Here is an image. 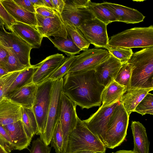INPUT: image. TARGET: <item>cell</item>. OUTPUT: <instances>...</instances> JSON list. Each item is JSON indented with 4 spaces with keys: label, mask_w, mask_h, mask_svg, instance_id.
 <instances>
[{
    "label": "cell",
    "mask_w": 153,
    "mask_h": 153,
    "mask_svg": "<svg viewBox=\"0 0 153 153\" xmlns=\"http://www.w3.org/2000/svg\"><path fill=\"white\" fill-rule=\"evenodd\" d=\"M54 9L61 15L65 4L64 0H51Z\"/></svg>",
    "instance_id": "cell-44"
},
{
    "label": "cell",
    "mask_w": 153,
    "mask_h": 153,
    "mask_svg": "<svg viewBox=\"0 0 153 153\" xmlns=\"http://www.w3.org/2000/svg\"><path fill=\"white\" fill-rule=\"evenodd\" d=\"M4 22L0 18V28L2 29L4 27Z\"/></svg>",
    "instance_id": "cell-51"
},
{
    "label": "cell",
    "mask_w": 153,
    "mask_h": 153,
    "mask_svg": "<svg viewBox=\"0 0 153 153\" xmlns=\"http://www.w3.org/2000/svg\"><path fill=\"white\" fill-rule=\"evenodd\" d=\"M0 2L16 22L22 23L34 27L36 26V13L25 10L17 5L13 0H0Z\"/></svg>",
    "instance_id": "cell-22"
},
{
    "label": "cell",
    "mask_w": 153,
    "mask_h": 153,
    "mask_svg": "<svg viewBox=\"0 0 153 153\" xmlns=\"http://www.w3.org/2000/svg\"><path fill=\"white\" fill-rule=\"evenodd\" d=\"M106 148L79 117L76 126L70 134L65 153L88 150L96 153H105Z\"/></svg>",
    "instance_id": "cell-3"
},
{
    "label": "cell",
    "mask_w": 153,
    "mask_h": 153,
    "mask_svg": "<svg viewBox=\"0 0 153 153\" xmlns=\"http://www.w3.org/2000/svg\"><path fill=\"white\" fill-rule=\"evenodd\" d=\"M114 14L117 22L127 24H135L143 22L145 18L137 10L121 5L107 2L101 3Z\"/></svg>",
    "instance_id": "cell-17"
},
{
    "label": "cell",
    "mask_w": 153,
    "mask_h": 153,
    "mask_svg": "<svg viewBox=\"0 0 153 153\" xmlns=\"http://www.w3.org/2000/svg\"><path fill=\"white\" fill-rule=\"evenodd\" d=\"M34 7L46 6L43 0H30Z\"/></svg>",
    "instance_id": "cell-45"
},
{
    "label": "cell",
    "mask_w": 153,
    "mask_h": 153,
    "mask_svg": "<svg viewBox=\"0 0 153 153\" xmlns=\"http://www.w3.org/2000/svg\"><path fill=\"white\" fill-rule=\"evenodd\" d=\"M129 116L120 102L111 115L103 143L106 147L113 149L120 146L127 134Z\"/></svg>",
    "instance_id": "cell-5"
},
{
    "label": "cell",
    "mask_w": 153,
    "mask_h": 153,
    "mask_svg": "<svg viewBox=\"0 0 153 153\" xmlns=\"http://www.w3.org/2000/svg\"><path fill=\"white\" fill-rule=\"evenodd\" d=\"M125 88L114 80L105 87L102 94L101 107L108 106L120 101Z\"/></svg>",
    "instance_id": "cell-25"
},
{
    "label": "cell",
    "mask_w": 153,
    "mask_h": 153,
    "mask_svg": "<svg viewBox=\"0 0 153 153\" xmlns=\"http://www.w3.org/2000/svg\"><path fill=\"white\" fill-rule=\"evenodd\" d=\"M88 0H65L63 11L61 14L63 21L71 23L78 27L84 21L95 17L87 7Z\"/></svg>",
    "instance_id": "cell-11"
},
{
    "label": "cell",
    "mask_w": 153,
    "mask_h": 153,
    "mask_svg": "<svg viewBox=\"0 0 153 153\" xmlns=\"http://www.w3.org/2000/svg\"><path fill=\"white\" fill-rule=\"evenodd\" d=\"M19 6L30 12L36 13L35 9L30 0H13Z\"/></svg>",
    "instance_id": "cell-42"
},
{
    "label": "cell",
    "mask_w": 153,
    "mask_h": 153,
    "mask_svg": "<svg viewBox=\"0 0 153 153\" xmlns=\"http://www.w3.org/2000/svg\"><path fill=\"white\" fill-rule=\"evenodd\" d=\"M55 47L66 54L68 57L75 56L79 53L81 50L73 42L70 35L67 34L66 38L55 37L52 38L48 37Z\"/></svg>",
    "instance_id": "cell-28"
},
{
    "label": "cell",
    "mask_w": 153,
    "mask_h": 153,
    "mask_svg": "<svg viewBox=\"0 0 153 153\" xmlns=\"http://www.w3.org/2000/svg\"><path fill=\"white\" fill-rule=\"evenodd\" d=\"M0 18L6 28L9 29L10 27L16 22L14 19L9 14L0 2Z\"/></svg>",
    "instance_id": "cell-40"
},
{
    "label": "cell",
    "mask_w": 153,
    "mask_h": 153,
    "mask_svg": "<svg viewBox=\"0 0 153 153\" xmlns=\"http://www.w3.org/2000/svg\"><path fill=\"white\" fill-rule=\"evenodd\" d=\"M39 66V63L20 71L9 88L6 96L15 90L33 82L34 74Z\"/></svg>",
    "instance_id": "cell-26"
},
{
    "label": "cell",
    "mask_w": 153,
    "mask_h": 153,
    "mask_svg": "<svg viewBox=\"0 0 153 153\" xmlns=\"http://www.w3.org/2000/svg\"><path fill=\"white\" fill-rule=\"evenodd\" d=\"M134 66L128 62L122 64L115 81L124 87L126 90L130 88L131 74Z\"/></svg>",
    "instance_id": "cell-31"
},
{
    "label": "cell",
    "mask_w": 153,
    "mask_h": 153,
    "mask_svg": "<svg viewBox=\"0 0 153 153\" xmlns=\"http://www.w3.org/2000/svg\"><path fill=\"white\" fill-rule=\"evenodd\" d=\"M109 55L108 51L105 49L94 48L83 51L80 54L75 56V58L71 64L68 74L94 69Z\"/></svg>",
    "instance_id": "cell-8"
},
{
    "label": "cell",
    "mask_w": 153,
    "mask_h": 153,
    "mask_svg": "<svg viewBox=\"0 0 153 153\" xmlns=\"http://www.w3.org/2000/svg\"><path fill=\"white\" fill-rule=\"evenodd\" d=\"M87 7L95 18L107 25L112 22H117L111 11L101 3L94 2L89 0Z\"/></svg>",
    "instance_id": "cell-27"
},
{
    "label": "cell",
    "mask_w": 153,
    "mask_h": 153,
    "mask_svg": "<svg viewBox=\"0 0 153 153\" xmlns=\"http://www.w3.org/2000/svg\"><path fill=\"white\" fill-rule=\"evenodd\" d=\"M67 34L81 51L88 50L90 43L86 39L78 28L67 21L64 22Z\"/></svg>",
    "instance_id": "cell-30"
},
{
    "label": "cell",
    "mask_w": 153,
    "mask_h": 153,
    "mask_svg": "<svg viewBox=\"0 0 153 153\" xmlns=\"http://www.w3.org/2000/svg\"><path fill=\"white\" fill-rule=\"evenodd\" d=\"M128 62L134 66L130 88H153V47L133 53Z\"/></svg>",
    "instance_id": "cell-2"
},
{
    "label": "cell",
    "mask_w": 153,
    "mask_h": 153,
    "mask_svg": "<svg viewBox=\"0 0 153 153\" xmlns=\"http://www.w3.org/2000/svg\"><path fill=\"white\" fill-rule=\"evenodd\" d=\"M51 148L46 145L40 138H38L33 141L30 153H50Z\"/></svg>",
    "instance_id": "cell-38"
},
{
    "label": "cell",
    "mask_w": 153,
    "mask_h": 153,
    "mask_svg": "<svg viewBox=\"0 0 153 153\" xmlns=\"http://www.w3.org/2000/svg\"><path fill=\"white\" fill-rule=\"evenodd\" d=\"M111 153H135L132 150H120L115 152H112Z\"/></svg>",
    "instance_id": "cell-48"
},
{
    "label": "cell",
    "mask_w": 153,
    "mask_h": 153,
    "mask_svg": "<svg viewBox=\"0 0 153 153\" xmlns=\"http://www.w3.org/2000/svg\"><path fill=\"white\" fill-rule=\"evenodd\" d=\"M38 85L33 82L22 86L6 96L23 107L32 108L35 98Z\"/></svg>",
    "instance_id": "cell-21"
},
{
    "label": "cell",
    "mask_w": 153,
    "mask_h": 153,
    "mask_svg": "<svg viewBox=\"0 0 153 153\" xmlns=\"http://www.w3.org/2000/svg\"><path fill=\"white\" fill-rule=\"evenodd\" d=\"M107 25L95 18L84 21L78 28L90 44L97 48L105 49L109 40Z\"/></svg>",
    "instance_id": "cell-10"
},
{
    "label": "cell",
    "mask_w": 153,
    "mask_h": 153,
    "mask_svg": "<svg viewBox=\"0 0 153 153\" xmlns=\"http://www.w3.org/2000/svg\"><path fill=\"white\" fill-rule=\"evenodd\" d=\"M8 73H9L4 68L0 67V78Z\"/></svg>",
    "instance_id": "cell-47"
},
{
    "label": "cell",
    "mask_w": 153,
    "mask_h": 153,
    "mask_svg": "<svg viewBox=\"0 0 153 153\" xmlns=\"http://www.w3.org/2000/svg\"><path fill=\"white\" fill-rule=\"evenodd\" d=\"M105 49L122 64L128 62L133 53L131 49L112 47L108 45Z\"/></svg>",
    "instance_id": "cell-32"
},
{
    "label": "cell",
    "mask_w": 153,
    "mask_h": 153,
    "mask_svg": "<svg viewBox=\"0 0 153 153\" xmlns=\"http://www.w3.org/2000/svg\"><path fill=\"white\" fill-rule=\"evenodd\" d=\"M22 107L5 97L0 101V124L2 126L21 120Z\"/></svg>",
    "instance_id": "cell-19"
},
{
    "label": "cell",
    "mask_w": 153,
    "mask_h": 153,
    "mask_svg": "<svg viewBox=\"0 0 153 153\" xmlns=\"http://www.w3.org/2000/svg\"><path fill=\"white\" fill-rule=\"evenodd\" d=\"M76 106L62 92L59 118L64 138L62 153H65L69 136L77 124L78 117L76 112Z\"/></svg>",
    "instance_id": "cell-12"
},
{
    "label": "cell",
    "mask_w": 153,
    "mask_h": 153,
    "mask_svg": "<svg viewBox=\"0 0 153 153\" xmlns=\"http://www.w3.org/2000/svg\"><path fill=\"white\" fill-rule=\"evenodd\" d=\"M2 30H0V44L10 49L22 64L27 67L31 66V46L13 32H7L4 27Z\"/></svg>",
    "instance_id": "cell-9"
},
{
    "label": "cell",
    "mask_w": 153,
    "mask_h": 153,
    "mask_svg": "<svg viewBox=\"0 0 153 153\" xmlns=\"http://www.w3.org/2000/svg\"><path fill=\"white\" fill-rule=\"evenodd\" d=\"M54 82L48 79L38 85L32 108L38 125L37 135L42 134L45 128Z\"/></svg>",
    "instance_id": "cell-6"
},
{
    "label": "cell",
    "mask_w": 153,
    "mask_h": 153,
    "mask_svg": "<svg viewBox=\"0 0 153 153\" xmlns=\"http://www.w3.org/2000/svg\"><path fill=\"white\" fill-rule=\"evenodd\" d=\"M122 64L109 53L108 57L94 69L98 82L104 87L107 86L115 80Z\"/></svg>",
    "instance_id": "cell-15"
},
{
    "label": "cell",
    "mask_w": 153,
    "mask_h": 153,
    "mask_svg": "<svg viewBox=\"0 0 153 153\" xmlns=\"http://www.w3.org/2000/svg\"><path fill=\"white\" fill-rule=\"evenodd\" d=\"M66 58L62 54L58 53L47 57L39 63V66L34 74L33 82L38 85L48 79Z\"/></svg>",
    "instance_id": "cell-16"
},
{
    "label": "cell",
    "mask_w": 153,
    "mask_h": 153,
    "mask_svg": "<svg viewBox=\"0 0 153 153\" xmlns=\"http://www.w3.org/2000/svg\"><path fill=\"white\" fill-rule=\"evenodd\" d=\"M108 45L112 47L131 49L153 47V26L135 27L112 36Z\"/></svg>",
    "instance_id": "cell-4"
},
{
    "label": "cell",
    "mask_w": 153,
    "mask_h": 153,
    "mask_svg": "<svg viewBox=\"0 0 153 153\" xmlns=\"http://www.w3.org/2000/svg\"><path fill=\"white\" fill-rule=\"evenodd\" d=\"M63 80V78L54 81L46 126L43 133L40 135V139L47 146L50 144L54 130L60 117Z\"/></svg>",
    "instance_id": "cell-7"
},
{
    "label": "cell",
    "mask_w": 153,
    "mask_h": 153,
    "mask_svg": "<svg viewBox=\"0 0 153 153\" xmlns=\"http://www.w3.org/2000/svg\"><path fill=\"white\" fill-rule=\"evenodd\" d=\"M5 48L9 53V56L7 62L3 68L8 73L21 71L28 68L21 63L10 49Z\"/></svg>",
    "instance_id": "cell-36"
},
{
    "label": "cell",
    "mask_w": 153,
    "mask_h": 153,
    "mask_svg": "<svg viewBox=\"0 0 153 153\" xmlns=\"http://www.w3.org/2000/svg\"><path fill=\"white\" fill-rule=\"evenodd\" d=\"M104 88L97 80L94 69L68 73L63 78V93L82 109L100 106Z\"/></svg>",
    "instance_id": "cell-1"
},
{
    "label": "cell",
    "mask_w": 153,
    "mask_h": 153,
    "mask_svg": "<svg viewBox=\"0 0 153 153\" xmlns=\"http://www.w3.org/2000/svg\"><path fill=\"white\" fill-rule=\"evenodd\" d=\"M0 153H9L0 145Z\"/></svg>",
    "instance_id": "cell-50"
},
{
    "label": "cell",
    "mask_w": 153,
    "mask_h": 153,
    "mask_svg": "<svg viewBox=\"0 0 153 153\" xmlns=\"http://www.w3.org/2000/svg\"><path fill=\"white\" fill-rule=\"evenodd\" d=\"M37 25L35 28L42 37L53 36L66 38L67 33L61 15L54 17H46L36 13Z\"/></svg>",
    "instance_id": "cell-14"
},
{
    "label": "cell",
    "mask_w": 153,
    "mask_h": 153,
    "mask_svg": "<svg viewBox=\"0 0 153 153\" xmlns=\"http://www.w3.org/2000/svg\"><path fill=\"white\" fill-rule=\"evenodd\" d=\"M74 153H96L95 152L88 150H81L76 152Z\"/></svg>",
    "instance_id": "cell-49"
},
{
    "label": "cell",
    "mask_w": 153,
    "mask_h": 153,
    "mask_svg": "<svg viewBox=\"0 0 153 153\" xmlns=\"http://www.w3.org/2000/svg\"><path fill=\"white\" fill-rule=\"evenodd\" d=\"M131 127L134 141L132 151L135 153H149L150 142L144 126L139 121H132Z\"/></svg>",
    "instance_id": "cell-24"
},
{
    "label": "cell",
    "mask_w": 153,
    "mask_h": 153,
    "mask_svg": "<svg viewBox=\"0 0 153 153\" xmlns=\"http://www.w3.org/2000/svg\"><path fill=\"white\" fill-rule=\"evenodd\" d=\"M0 145L9 153L13 150L11 140L6 130L0 124Z\"/></svg>",
    "instance_id": "cell-39"
},
{
    "label": "cell",
    "mask_w": 153,
    "mask_h": 153,
    "mask_svg": "<svg viewBox=\"0 0 153 153\" xmlns=\"http://www.w3.org/2000/svg\"><path fill=\"white\" fill-rule=\"evenodd\" d=\"M21 121L29 138L32 140L38 130L37 121L32 109L22 108Z\"/></svg>",
    "instance_id": "cell-29"
},
{
    "label": "cell",
    "mask_w": 153,
    "mask_h": 153,
    "mask_svg": "<svg viewBox=\"0 0 153 153\" xmlns=\"http://www.w3.org/2000/svg\"><path fill=\"white\" fill-rule=\"evenodd\" d=\"M31 46L39 48L43 37L35 27L20 22H16L9 29Z\"/></svg>",
    "instance_id": "cell-20"
},
{
    "label": "cell",
    "mask_w": 153,
    "mask_h": 153,
    "mask_svg": "<svg viewBox=\"0 0 153 153\" xmlns=\"http://www.w3.org/2000/svg\"><path fill=\"white\" fill-rule=\"evenodd\" d=\"M64 138L60 120H59L54 130L50 143L56 153H62Z\"/></svg>",
    "instance_id": "cell-33"
},
{
    "label": "cell",
    "mask_w": 153,
    "mask_h": 153,
    "mask_svg": "<svg viewBox=\"0 0 153 153\" xmlns=\"http://www.w3.org/2000/svg\"><path fill=\"white\" fill-rule=\"evenodd\" d=\"M142 116L153 114V95L148 93L135 108L134 111Z\"/></svg>",
    "instance_id": "cell-34"
},
{
    "label": "cell",
    "mask_w": 153,
    "mask_h": 153,
    "mask_svg": "<svg viewBox=\"0 0 153 153\" xmlns=\"http://www.w3.org/2000/svg\"><path fill=\"white\" fill-rule=\"evenodd\" d=\"M36 13L46 17H54L58 13L55 10L46 6L34 7Z\"/></svg>",
    "instance_id": "cell-41"
},
{
    "label": "cell",
    "mask_w": 153,
    "mask_h": 153,
    "mask_svg": "<svg viewBox=\"0 0 153 153\" xmlns=\"http://www.w3.org/2000/svg\"><path fill=\"white\" fill-rule=\"evenodd\" d=\"M20 71L9 73L0 78V101L6 97L9 88Z\"/></svg>",
    "instance_id": "cell-35"
},
{
    "label": "cell",
    "mask_w": 153,
    "mask_h": 153,
    "mask_svg": "<svg viewBox=\"0 0 153 153\" xmlns=\"http://www.w3.org/2000/svg\"><path fill=\"white\" fill-rule=\"evenodd\" d=\"M75 58V56L66 58L63 63L56 70L48 79L54 81L63 78L67 74L70 66Z\"/></svg>",
    "instance_id": "cell-37"
},
{
    "label": "cell",
    "mask_w": 153,
    "mask_h": 153,
    "mask_svg": "<svg viewBox=\"0 0 153 153\" xmlns=\"http://www.w3.org/2000/svg\"><path fill=\"white\" fill-rule=\"evenodd\" d=\"M8 56L7 50L0 44V67H4L7 62Z\"/></svg>",
    "instance_id": "cell-43"
},
{
    "label": "cell",
    "mask_w": 153,
    "mask_h": 153,
    "mask_svg": "<svg viewBox=\"0 0 153 153\" xmlns=\"http://www.w3.org/2000/svg\"><path fill=\"white\" fill-rule=\"evenodd\" d=\"M119 103V101L107 107H100L89 118L82 120L88 128L103 143L110 117Z\"/></svg>",
    "instance_id": "cell-13"
},
{
    "label": "cell",
    "mask_w": 153,
    "mask_h": 153,
    "mask_svg": "<svg viewBox=\"0 0 153 153\" xmlns=\"http://www.w3.org/2000/svg\"><path fill=\"white\" fill-rule=\"evenodd\" d=\"M43 1L46 7L54 9L51 0H43Z\"/></svg>",
    "instance_id": "cell-46"
},
{
    "label": "cell",
    "mask_w": 153,
    "mask_h": 153,
    "mask_svg": "<svg viewBox=\"0 0 153 153\" xmlns=\"http://www.w3.org/2000/svg\"><path fill=\"white\" fill-rule=\"evenodd\" d=\"M11 140L13 150L27 148L31 140L28 137L21 120L3 126Z\"/></svg>",
    "instance_id": "cell-18"
},
{
    "label": "cell",
    "mask_w": 153,
    "mask_h": 153,
    "mask_svg": "<svg viewBox=\"0 0 153 153\" xmlns=\"http://www.w3.org/2000/svg\"><path fill=\"white\" fill-rule=\"evenodd\" d=\"M153 88H130L126 90L119 101L129 116L146 94Z\"/></svg>",
    "instance_id": "cell-23"
}]
</instances>
